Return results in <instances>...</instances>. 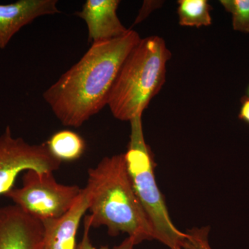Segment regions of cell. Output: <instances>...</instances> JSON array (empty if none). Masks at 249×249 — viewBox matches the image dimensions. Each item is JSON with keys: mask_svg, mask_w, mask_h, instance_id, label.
Listing matches in <instances>:
<instances>
[{"mask_svg": "<svg viewBox=\"0 0 249 249\" xmlns=\"http://www.w3.org/2000/svg\"><path fill=\"white\" fill-rule=\"evenodd\" d=\"M137 31L91 45L79 61L43 93L62 124L79 127L107 106L111 88L127 55L141 40Z\"/></svg>", "mask_w": 249, "mask_h": 249, "instance_id": "1", "label": "cell"}, {"mask_svg": "<svg viewBox=\"0 0 249 249\" xmlns=\"http://www.w3.org/2000/svg\"><path fill=\"white\" fill-rule=\"evenodd\" d=\"M85 188L91 228L106 227L111 237L127 234L137 245L155 240L151 223L131 182L124 154L105 157L90 168Z\"/></svg>", "mask_w": 249, "mask_h": 249, "instance_id": "2", "label": "cell"}, {"mask_svg": "<svg viewBox=\"0 0 249 249\" xmlns=\"http://www.w3.org/2000/svg\"><path fill=\"white\" fill-rule=\"evenodd\" d=\"M172 54L157 36L141 39L123 64L111 88L107 106L118 120L142 117L163 86Z\"/></svg>", "mask_w": 249, "mask_h": 249, "instance_id": "3", "label": "cell"}, {"mask_svg": "<svg viewBox=\"0 0 249 249\" xmlns=\"http://www.w3.org/2000/svg\"><path fill=\"white\" fill-rule=\"evenodd\" d=\"M130 123V142L124 158L132 186L151 223L155 240L170 249H179L185 232L178 230L173 224L157 185L151 152L144 139L142 117L136 118Z\"/></svg>", "mask_w": 249, "mask_h": 249, "instance_id": "4", "label": "cell"}, {"mask_svg": "<svg viewBox=\"0 0 249 249\" xmlns=\"http://www.w3.org/2000/svg\"><path fill=\"white\" fill-rule=\"evenodd\" d=\"M22 188H13L6 196L33 217L42 221L61 217L76 204L83 189L57 182L53 172L29 170Z\"/></svg>", "mask_w": 249, "mask_h": 249, "instance_id": "5", "label": "cell"}, {"mask_svg": "<svg viewBox=\"0 0 249 249\" xmlns=\"http://www.w3.org/2000/svg\"><path fill=\"white\" fill-rule=\"evenodd\" d=\"M61 161L54 157L45 144L31 145L21 137H14L9 125L0 135V196L13 189L16 178L29 170L53 172Z\"/></svg>", "mask_w": 249, "mask_h": 249, "instance_id": "6", "label": "cell"}, {"mask_svg": "<svg viewBox=\"0 0 249 249\" xmlns=\"http://www.w3.org/2000/svg\"><path fill=\"white\" fill-rule=\"evenodd\" d=\"M43 226L16 205L0 208V249H41Z\"/></svg>", "mask_w": 249, "mask_h": 249, "instance_id": "7", "label": "cell"}, {"mask_svg": "<svg viewBox=\"0 0 249 249\" xmlns=\"http://www.w3.org/2000/svg\"><path fill=\"white\" fill-rule=\"evenodd\" d=\"M119 4V0H87L81 11L75 13L86 23L89 44L113 40L128 32L118 17Z\"/></svg>", "mask_w": 249, "mask_h": 249, "instance_id": "8", "label": "cell"}, {"mask_svg": "<svg viewBox=\"0 0 249 249\" xmlns=\"http://www.w3.org/2000/svg\"><path fill=\"white\" fill-rule=\"evenodd\" d=\"M60 13L57 0H19L0 4V49L6 48L13 37L36 18Z\"/></svg>", "mask_w": 249, "mask_h": 249, "instance_id": "9", "label": "cell"}, {"mask_svg": "<svg viewBox=\"0 0 249 249\" xmlns=\"http://www.w3.org/2000/svg\"><path fill=\"white\" fill-rule=\"evenodd\" d=\"M88 209L89 196L84 188L68 212L61 217L42 221L44 232L41 249H76L78 227Z\"/></svg>", "mask_w": 249, "mask_h": 249, "instance_id": "10", "label": "cell"}, {"mask_svg": "<svg viewBox=\"0 0 249 249\" xmlns=\"http://www.w3.org/2000/svg\"><path fill=\"white\" fill-rule=\"evenodd\" d=\"M49 151L60 161L78 160L84 153L85 142L79 134L70 130L54 134L46 142Z\"/></svg>", "mask_w": 249, "mask_h": 249, "instance_id": "11", "label": "cell"}, {"mask_svg": "<svg viewBox=\"0 0 249 249\" xmlns=\"http://www.w3.org/2000/svg\"><path fill=\"white\" fill-rule=\"evenodd\" d=\"M211 10L212 7L206 0H179L178 22L182 27H209L212 24Z\"/></svg>", "mask_w": 249, "mask_h": 249, "instance_id": "12", "label": "cell"}, {"mask_svg": "<svg viewBox=\"0 0 249 249\" xmlns=\"http://www.w3.org/2000/svg\"><path fill=\"white\" fill-rule=\"evenodd\" d=\"M220 4L231 14L233 30L249 34V0H221Z\"/></svg>", "mask_w": 249, "mask_h": 249, "instance_id": "13", "label": "cell"}, {"mask_svg": "<svg viewBox=\"0 0 249 249\" xmlns=\"http://www.w3.org/2000/svg\"><path fill=\"white\" fill-rule=\"evenodd\" d=\"M210 230L209 226L188 229L179 249H213L209 242Z\"/></svg>", "mask_w": 249, "mask_h": 249, "instance_id": "14", "label": "cell"}, {"mask_svg": "<svg viewBox=\"0 0 249 249\" xmlns=\"http://www.w3.org/2000/svg\"><path fill=\"white\" fill-rule=\"evenodd\" d=\"M84 232H83V238L80 240L79 243L77 245L76 249H134L136 243L133 239L127 237L118 246L109 248L108 247H102L100 248H96L91 243L90 240L89 232L91 229V222H90L89 214L85 216L84 218Z\"/></svg>", "mask_w": 249, "mask_h": 249, "instance_id": "15", "label": "cell"}, {"mask_svg": "<svg viewBox=\"0 0 249 249\" xmlns=\"http://www.w3.org/2000/svg\"><path fill=\"white\" fill-rule=\"evenodd\" d=\"M160 1H144L142 8L141 9L140 11H139L138 16L136 18L135 22L134 23V25L142 22L153 10H155L156 8L159 7V6H160Z\"/></svg>", "mask_w": 249, "mask_h": 249, "instance_id": "16", "label": "cell"}, {"mask_svg": "<svg viewBox=\"0 0 249 249\" xmlns=\"http://www.w3.org/2000/svg\"><path fill=\"white\" fill-rule=\"evenodd\" d=\"M239 118L249 124V98L247 96L242 98Z\"/></svg>", "mask_w": 249, "mask_h": 249, "instance_id": "17", "label": "cell"}, {"mask_svg": "<svg viewBox=\"0 0 249 249\" xmlns=\"http://www.w3.org/2000/svg\"><path fill=\"white\" fill-rule=\"evenodd\" d=\"M247 92H248L249 98V88H248V90H247Z\"/></svg>", "mask_w": 249, "mask_h": 249, "instance_id": "18", "label": "cell"}]
</instances>
